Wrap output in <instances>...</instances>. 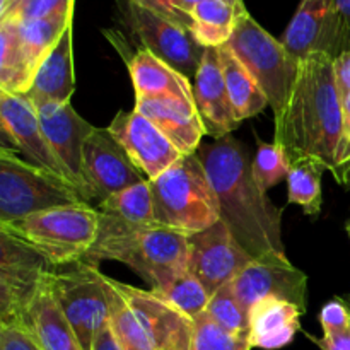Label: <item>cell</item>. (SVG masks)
<instances>
[{
    "label": "cell",
    "instance_id": "d590c367",
    "mask_svg": "<svg viewBox=\"0 0 350 350\" xmlns=\"http://www.w3.org/2000/svg\"><path fill=\"white\" fill-rule=\"evenodd\" d=\"M332 174L338 183L347 187L350 180V94L342 99V135L337 150V164Z\"/></svg>",
    "mask_w": 350,
    "mask_h": 350
},
{
    "label": "cell",
    "instance_id": "681fc988",
    "mask_svg": "<svg viewBox=\"0 0 350 350\" xmlns=\"http://www.w3.org/2000/svg\"><path fill=\"white\" fill-rule=\"evenodd\" d=\"M123 347V350H135V349H132V347H126V345H122Z\"/></svg>",
    "mask_w": 350,
    "mask_h": 350
},
{
    "label": "cell",
    "instance_id": "4dcf8cb0",
    "mask_svg": "<svg viewBox=\"0 0 350 350\" xmlns=\"http://www.w3.org/2000/svg\"><path fill=\"white\" fill-rule=\"evenodd\" d=\"M163 303L171 306L173 310L180 311L181 314L188 317L190 320L197 318L198 314L205 313L211 301V294L204 286L191 275L185 272L178 275L170 286L163 289H150Z\"/></svg>",
    "mask_w": 350,
    "mask_h": 350
},
{
    "label": "cell",
    "instance_id": "ee69618b",
    "mask_svg": "<svg viewBox=\"0 0 350 350\" xmlns=\"http://www.w3.org/2000/svg\"><path fill=\"white\" fill-rule=\"evenodd\" d=\"M29 0H0V19H12Z\"/></svg>",
    "mask_w": 350,
    "mask_h": 350
},
{
    "label": "cell",
    "instance_id": "7402d4cb",
    "mask_svg": "<svg viewBox=\"0 0 350 350\" xmlns=\"http://www.w3.org/2000/svg\"><path fill=\"white\" fill-rule=\"evenodd\" d=\"M48 273L21 328H24L43 350H82L74 328L51 293Z\"/></svg>",
    "mask_w": 350,
    "mask_h": 350
},
{
    "label": "cell",
    "instance_id": "5bb4252c",
    "mask_svg": "<svg viewBox=\"0 0 350 350\" xmlns=\"http://www.w3.org/2000/svg\"><path fill=\"white\" fill-rule=\"evenodd\" d=\"M238 299L252 311L262 299L289 301L306 313L308 277L296 269L286 256H263L255 258L231 282Z\"/></svg>",
    "mask_w": 350,
    "mask_h": 350
},
{
    "label": "cell",
    "instance_id": "30bf717a",
    "mask_svg": "<svg viewBox=\"0 0 350 350\" xmlns=\"http://www.w3.org/2000/svg\"><path fill=\"white\" fill-rule=\"evenodd\" d=\"M50 270L36 250L0 229V325L23 327Z\"/></svg>",
    "mask_w": 350,
    "mask_h": 350
},
{
    "label": "cell",
    "instance_id": "ab89813d",
    "mask_svg": "<svg viewBox=\"0 0 350 350\" xmlns=\"http://www.w3.org/2000/svg\"><path fill=\"white\" fill-rule=\"evenodd\" d=\"M0 350H43L24 328L0 325Z\"/></svg>",
    "mask_w": 350,
    "mask_h": 350
},
{
    "label": "cell",
    "instance_id": "f546056e",
    "mask_svg": "<svg viewBox=\"0 0 350 350\" xmlns=\"http://www.w3.org/2000/svg\"><path fill=\"white\" fill-rule=\"evenodd\" d=\"M96 208L101 214L133 222V224H154V222H157L149 180L111 195Z\"/></svg>",
    "mask_w": 350,
    "mask_h": 350
},
{
    "label": "cell",
    "instance_id": "83f0119b",
    "mask_svg": "<svg viewBox=\"0 0 350 350\" xmlns=\"http://www.w3.org/2000/svg\"><path fill=\"white\" fill-rule=\"evenodd\" d=\"M19 43V27L12 19H0V91L26 96L31 88Z\"/></svg>",
    "mask_w": 350,
    "mask_h": 350
},
{
    "label": "cell",
    "instance_id": "2e32d148",
    "mask_svg": "<svg viewBox=\"0 0 350 350\" xmlns=\"http://www.w3.org/2000/svg\"><path fill=\"white\" fill-rule=\"evenodd\" d=\"M0 125L3 135L29 159L31 164L75 187L67 167L48 144L38 120L36 108L26 96L0 91Z\"/></svg>",
    "mask_w": 350,
    "mask_h": 350
},
{
    "label": "cell",
    "instance_id": "44dd1931",
    "mask_svg": "<svg viewBox=\"0 0 350 350\" xmlns=\"http://www.w3.org/2000/svg\"><path fill=\"white\" fill-rule=\"evenodd\" d=\"M75 89L74 51H72V26L67 27L57 46L50 51L36 70L26 98L34 106L44 103L65 105L70 103Z\"/></svg>",
    "mask_w": 350,
    "mask_h": 350
},
{
    "label": "cell",
    "instance_id": "3957f363",
    "mask_svg": "<svg viewBox=\"0 0 350 350\" xmlns=\"http://www.w3.org/2000/svg\"><path fill=\"white\" fill-rule=\"evenodd\" d=\"M188 238L159 222L133 224L99 212L98 239L85 262H120L152 289H163L188 272Z\"/></svg>",
    "mask_w": 350,
    "mask_h": 350
},
{
    "label": "cell",
    "instance_id": "f1b7e54d",
    "mask_svg": "<svg viewBox=\"0 0 350 350\" xmlns=\"http://www.w3.org/2000/svg\"><path fill=\"white\" fill-rule=\"evenodd\" d=\"M327 166L317 157H296L291 161L289 176V197L287 202L299 205L308 215H318L323 204L321 197V176Z\"/></svg>",
    "mask_w": 350,
    "mask_h": 350
},
{
    "label": "cell",
    "instance_id": "9c48e42d",
    "mask_svg": "<svg viewBox=\"0 0 350 350\" xmlns=\"http://www.w3.org/2000/svg\"><path fill=\"white\" fill-rule=\"evenodd\" d=\"M48 284L82 350H92L96 335L109 325L105 275L94 263L82 260L68 269L51 270Z\"/></svg>",
    "mask_w": 350,
    "mask_h": 350
},
{
    "label": "cell",
    "instance_id": "7dc6e473",
    "mask_svg": "<svg viewBox=\"0 0 350 350\" xmlns=\"http://www.w3.org/2000/svg\"><path fill=\"white\" fill-rule=\"evenodd\" d=\"M222 2L229 3V5H232V7H236L238 10H246V5H245V2H243V0H222Z\"/></svg>",
    "mask_w": 350,
    "mask_h": 350
},
{
    "label": "cell",
    "instance_id": "d4e9b609",
    "mask_svg": "<svg viewBox=\"0 0 350 350\" xmlns=\"http://www.w3.org/2000/svg\"><path fill=\"white\" fill-rule=\"evenodd\" d=\"M219 58H221L232 113L239 123L252 118V116H256L267 106H270L262 88L256 84L253 75L246 70L245 65L236 58V55L226 44L219 48Z\"/></svg>",
    "mask_w": 350,
    "mask_h": 350
},
{
    "label": "cell",
    "instance_id": "603a6c76",
    "mask_svg": "<svg viewBox=\"0 0 350 350\" xmlns=\"http://www.w3.org/2000/svg\"><path fill=\"white\" fill-rule=\"evenodd\" d=\"M250 340L256 349L277 350L289 345L301 330L304 311L297 304L284 299H262L252 308Z\"/></svg>",
    "mask_w": 350,
    "mask_h": 350
},
{
    "label": "cell",
    "instance_id": "ac0fdd59",
    "mask_svg": "<svg viewBox=\"0 0 350 350\" xmlns=\"http://www.w3.org/2000/svg\"><path fill=\"white\" fill-rule=\"evenodd\" d=\"M193 98L205 133L214 137V140L231 135L232 130L239 126L226 88L219 48H205L193 79Z\"/></svg>",
    "mask_w": 350,
    "mask_h": 350
},
{
    "label": "cell",
    "instance_id": "277c9868",
    "mask_svg": "<svg viewBox=\"0 0 350 350\" xmlns=\"http://www.w3.org/2000/svg\"><path fill=\"white\" fill-rule=\"evenodd\" d=\"M149 183L159 224L191 236L221 221L217 195L197 154L183 156Z\"/></svg>",
    "mask_w": 350,
    "mask_h": 350
},
{
    "label": "cell",
    "instance_id": "8d00e7d4",
    "mask_svg": "<svg viewBox=\"0 0 350 350\" xmlns=\"http://www.w3.org/2000/svg\"><path fill=\"white\" fill-rule=\"evenodd\" d=\"M75 0H29L12 21L23 23V21H34V19H46V17L62 16L74 10Z\"/></svg>",
    "mask_w": 350,
    "mask_h": 350
},
{
    "label": "cell",
    "instance_id": "e0dca14e",
    "mask_svg": "<svg viewBox=\"0 0 350 350\" xmlns=\"http://www.w3.org/2000/svg\"><path fill=\"white\" fill-rule=\"evenodd\" d=\"M40 120L41 130L46 137L48 144L70 173L74 185L81 191L84 200L89 204L88 190H85L84 178H82V156H84V144L89 139L96 126L85 122L70 103L57 105V103H44L34 106ZM91 205V204H89Z\"/></svg>",
    "mask_w": 350,
    "mask_h": 350
},
{
    "label": "cell",
    "instance_id": "c3c4849f",
    "mask_svg": "<svg viewBox=\"0 0 350 350\" xmlns=\"http://www.w3.org/2000/svg\"><path fill=\"white\" fill-rule=\"evenodd\" d=\"M345 229H347V234H349V238H350V219L347 221V224H345Z\"/></svg>",
    "mask_w": 350,
    "mask_h": 350
},
{
    "label": "cell",
    "instance_id": "d6a6232c",
    "mask_svg": "<svg viewBox=\"0 0 350 350\" xmlns=\"http://www.w3.org/2000/svg\"><path fill=\"white\" fill-rule=\"evenodd\" d=\"M252 340L219 327L207 313L191 320L190 350H252Z\"/></svg>",
    "mask_w": 350,
    "mask_h": 350
},
{
    "label": "cell",
    "instance_id": "7c38bea8",
    "mask_svg": "<svg viewBox=\"0 0 350 350\" xmlns=\"http://www.w3.org/2000/svg\"><path fill=\"white\" fill-rule=\"evenodd\" d=\"M82 178L89 204L96 207L111 195L147 180L108 129H94L85 140Z\"/></svg>",
    "mask_w": 350,
    "mask_h": 350
},
{
    "label": "cell",
    "instance_id": "b9f144b4",
    "mask_svg": "<svg viewBox=\"0 0 350 350\" xmlns=\"http://www.w3.org/2000/svg\"><path fill=\"white\" fill-rule=\"evenodd\" d=\"M321 350H350V328L337 335H323L321 338L310 337Z\"/></svg>",
    "mask_w": 350,
    "mask_h": 350
},
{
    "label": "cell",
    "instance_id": "f907efd6",
    "mask_svg": "<svg viewBox=\"0 0 350 350\" xmlns=\"http://www.w3.org/2000/svg\"><path fill=\"white\" fill-rule=\"evenodd\" d=\"M347 187H350V180H349V183H347Z\"/></svg>",
    "mask_w": 350,
    "mask_h": 350
},
{
    "label": "cell",
    "instance_id": "f35d334b",
    "mask_svg": "<svg viewBox=\"0 0 350 350\" xmlns=\"http://www.w3.org/2000/svg\"><path fill=\"white\" fill-rule=\"evenodd\" d=\"M130 2L137 3V5L142 7V9L150 10V12H154L156 16L163 17V19L166 21H171V23L178 24V26L185 27V29L188 31H191V27H193V19H191L190 16H187V14L180 12V10L171 3V0H130Z\"/></svg>",
    "mask_w": 350,
    "mask_h": 350
},
{
    "label": "cell",
    "instance_id": "52a82bcc",
    "mask_svg": "<svg viewBox=\"0 0 350 350\" xmlns=\"http://www.w3.org/2000/svg\"><path fill=\"white\" fill-rule=\"evenodd\" d=\"M226 46L245 65L265 92L273 109V120L280 118L293 92L299 62L291 57L282 41L267 33L250 16L248 10L238 17L234 33Z\"/></svg>",
    "mask_w": 350,
    "mask_h": 350
},
{
    "label": "cell",
    "instance_id": "ba28073f",
    "mask_svg": "<svg viewBox=\"0 0 350 350\" xmlns=\"http://www.w3.org/2000/svg\"><path fill=\"white\" fill-rule=\"evenodd\" d=\"M82 202L85 200L77 188L24 163L9 147H0V224Z\"/></svg>",
    "mask_w": 350,
    "mask_h": 350
},
{
    "label": "cell",
    "instance_id": "8fae6325",
    "mask_svg": "<svg viewBox=\"0 0 350 350\" xmlns=\"http://www.w3.org/2000/svg\"><path fill=\"white\" fill-rule=\"evenodd\" d=\"M253 260L222 221L188 238V272L211 296L231 284Z\"/></svg>",
    "mask_w": 350,
    "mask_h": 350
},
{
    "label": "cell",
    "instance_id": "60d3db41",
    "mask_svg": "<svg viewBox=\"0 0 350 350\" xmlns=\"http://www.w3.org/2000/svg\"><path fill=\"white\" fill-rule=\"evenodd\" d=\"M334 75L337 82V89L340 98H347L350 94V51L340 55L334 60Z\"/></svg>",
    "mask_w": 350,
    "mask_h": 350
},
{
    "label": "cell",
    "instance_id": "1f68e13d",
    "mask_svg": "<svg viewBox=\"0 0 350 350\" xmlns=\"http://www.w3.org/2000/svg\"><path fill=\"white\" fill-rule=\"evenodd\" d=\"M205 313L226 332L238 337L250 338L252 334V313L248 308L238 299L231 284L217 291L208 301Z\"/></svg>",
    "mask_w": 350,
    "mask_h": 350
},
{
    "label": "cell",
    "instance_id": "74e56055",
    "mask_svg": "<svg viewBox=\"0 0 350 350\" xmlns=\"http://www.w3.org/2000/svg\"><path fill=\"white\" fill-rule=\"evenodd\" d=\"M320 323L323 335H337L350 328V306L345 301L334 299L323 306L320 313Z\"/></svg>",
    "mask_w": 350,
    "mask_h": 350
},
{
    "label": "cell",
    "instance_id": "4fadbf2b",
    "mask_svg": "<svg viewBox=\"0 0 350 350\" xmlns=\"http://www.w3.org/2000/svg\"><path fill=\"white\" fill-rule=\"evenodd\" d=\"M125 17L142 46L183 74L190 81L197 75L205 48L197 43L191 31L142 9L126 0Z\"/></svg>",
    "mask_w": 350,
    "mask_h": 350
},
{
    "label": "cell",
    "instance_id": "7a4b0ae2",
    "mask_svg": "<svg viewBox=\"0 0 350 350\" xmlns=\"http://www.w3.org/2000/svg\"><path fill=\"white\" fill-rule=\"evenodd\" d=\"M273 122V142L291 161L317 157L334 173L342 135V98L328 55L314 53L299 62L293 92L280 118Z\"/></svg>",
    "mask_w": 350,
    "mask_h": 350
},
{
    "label": "cell",
    "instance_id": "d6986e66",
    "mask_svg": "<svg viewBox=\"0 0 350 350\" xmlns=\"http://www.w3.org/2000/svg\"><path fill=\"white\" fill-rule=\"evenodd\" d=\"M154 123L183 156L197 154L207 135L197 108L173 98H137L135 108Z\"/></svg>",
    "mask_w": 350,
    "mask_h": 350
},
{
    "label": "cell",
    "instance_id": "cb8c5ba5",
    "mask_svg": "<svg viewBox=\"0 0 350 350\" xmlns=\"http://www.w3.org/2000/svg\"><path fill=\"white\" fill-rule=\"evenodd\" d=\"M332 0H301L282 36V44L297 62L320 53L330 17Z\"/></svg>",
    "mask_w": 350,
    "mask_h": 350
},
{
    "label": "cell",
    "instance_id": "4316f807",
    "mask_svg": "<svg viewBox=\"0 0 350 350\" xmlns=\"http://www.w3.org/2000/svg\"><path fill=\"white\" fill-rule=\"evenodd\" d=\"M243 12L246 10H238L222 0H202L191 12V34L204 48L224 46L231 40Z\"/></svg>",
    "mask_w": 350,
    "mask_h": 350
},
{
    "label": "cell",
    "instance_id": "ffe728a7",
    "mask_svg": "<svg viewBox=\"0 0 350 350\" xmlns=\"http://www.w3.org/2000/svg\"><path fill=\"white\" fill-rule=\"evenodd\" d=\"M130 77L137 98H173L195 106L193 85L188 77L157 58L146 48H140L129 60Z\"/></svg>",
    "mask_w": 350,
    "mask_h": 350
},
{
    "label": "cell",
    "instance_id": "5b68a950",
    "mask_svg": "<svg viewBox=\"0 0 350 350\" xmlns=\"http://www.w3.org/2000/svg\"><path fill=\"white\" fill-rule=\"evenodd\" d=\"M12 236L36 250L51 267L85 260L99 232V212L92 205L74 204L0 224Z\"/></svg>",
    "mask_w": 350,
    "mask_h": 350
},
{
    "label": "cell",
    "instance_id": "484cf974",
    "mask_svg": "<svg viewBox=\"0 0 350 350\" xmlns=\"http://www.w3.org/2000/svg\"><path fill=\"white\" fill-rule=\"evenodd\" d=\"M72 16H74V10L68 14H62V16L46 17V19L17 23L21 51H23L24 64H26V70L31 81L34 79V74L43 64L44 58L57 46L67 27L72 26Z\"/></svg>",
    "mask_w": 350,
    "mask_h": 350
},
{
    "label": "cell",
    "instance_id": "836d02e7",
    "mask_svg": "<svg viewBox=\"0 0 350 350\" xmlns=\"http://www.w3.org/2000/svg\"><path fill=\"white\" fill-rule=\"evenodd\" d=\"M289 170L291 159L279 144L258 142V150L252 161V171L260 190L267 193L269 188L289 176Z\"/></svg>",
    "mask_w": 350,
    "mask_h": 350
},
{
    "label": "cell",
    "instance_id": "8992f818",
    "mask_svg": "<svg viewBox=\"0 0 350 350\" xmlns=\"http://www.w3.org/2000/svg\"><path fill=\"white\" fill-rule=\"evenodd\" d=\"M109 327L120 344L135 350H164L176 335L191 328V320L142 291L105 275Z\"/></svg>",
    "mask_w": 350,
    "mask_h": 350
},
{
    "label": "cell",
    "instance_id": "7bdbcfd3",
    "mask_svg": "<svg viewBox=\"0 0 350 350\" xmlns=\"http://www.w3.org/2000/svg\"><path fill=\"white\" fill-rule=\"evenodd\" d=\"M92 350H123V347L118 338H116V335L113 334L111 327L108 325L96 335Z\"/></svg>",
    "mask_w": 350,
    "mask_h": 350
},
{
    "label": "cell",
    "instance_id": "e575fe53",
    "mask_svg": "<svg viewBox=\"0 0 350 350\" xmlns=\"http://www.w3.org/2000/svg\"><path fill=\"white\" fill-rule=\"evenodd\" d=\"M350 51V0H332L330 17L320 53L335 60Z\"/></svg>",
    "mask_w": 350,
    "mask_h": 350
},
{
    "label": "cell",
    "instance_id": "9a60e30c",
    "mask_svg": "<svg viewBox=\"0 0 350 350\" xmlns=\"http://www.w3.org/2000/svg\"><path fill=\"white\" fill-rule=\"evenodd\" d=\"M108 130L149 181L156 180L183 157L173 142L137 109L116 113Z\"/></svg>",
    "mask_w": 350,
    "mask_h": 350
},
{
    "label": "cell",
    "instance_id": "bcb514c9",
    "mask_svg": "<svg viewBox=\"0 0 350 350\" xmlns=\"http://www.w3.org/2000/svg\"><path fill=\"white\" fill-rule=\"evenodd\" d=\"M200 2L202 0H171V3H173L180 12L187 14V16L190 17H191V12L195 10V7H197Z\"/></svg>",
    "mask_w": 350,
    "mask_h": 350
},
{
    "label": "cell",
    "instance_id": "6da1fadb",
    "mask_svg": "<svg viewBox=\"0 0 350 350\" xmlns=\"http://www.w3.org/2000/svg\"><path fill=\"white\" fill-rule=\"evenodd\" d=\"M219 200L221 221L255 258L286 256L282 211L267 198L253 178L248 150L232 135L202 144L197 150Z\"/></svg>",
    "mask_w": 350,
    "mask_h": 350
},
{
    "label": "cell",
    "instance_id": "f6af8a7d",
    "mask_svg": "<svg viewBox=\"0 0 350 350\" xmlns=\"http://www.w3.org/2000/svg\"><path fill=\"white\" fill-rule=\"evenodd\" d=\"M190 340H191V328L181 332L180 335L171 340V344L167 345L164 350H190Z\"/></svg>",
    "mask_w": 350,
    "mask_h": 350
}]
</instances>
